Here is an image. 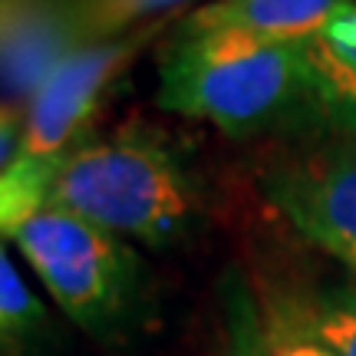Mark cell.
I'll return each instance as SVG.
<instances>
[{
	"instance_id": "cell-1",
	"label": "cell",
	"mask_w": 356,
	"mask_h": 356,
	"mask_svg": "<svg viewBox=\"0 0 356 356\" xmlns=\"http://www.w3.org/2000/svg\"><path fill=\"white\" fill-rule=\"evenodd\" d=\"M155 102L244 139L333 113L304 43L218 30L181 37L159 63Z\"/></svg>"
},
{
	"instance_id": "cell-2",
	"label": "cell",
	"mask_w": 356,
	"mask_h": 356,
	"mask_svg": "<svg viewBox=\"0 0 356 356\" xmlns=\"http://www.w3.org/2000/svg\"><path fill=\"white\" fill-rule=\"evenodd\" d=\"M47 204L149 248L175 244L195 215L188 178L172 152L136 129L79 139L53 168Z\"/></svg>"
},
{
	"instance_id": "cell-3",
	"label": "cell",
	"mask_w": 356,
	"mask_h": 356,
	"mask_svg": "<svg viewBox=\"0 0 356 356\" xmlns=\"http://www.w3.org/2000/svg\"><path fill=\"white\" fill-rule=\"evenodd\" d=\"M178 20V13L149 20L122 37L86 43L53 66V73L30 96L17 155L0 172V238L43 208L53 168L89 136L102 92Z\"/></svg>"
},
{
	"instance_id": "cell-4",
	"label": "cell",
	"mask_w": 356,
	"mask_h": 356,
	"mask_svg": "<svg viewBox=\"0 0 356 356\" xmlns=\"http://www.w3.org/2000/svg\"><path fill=\"white\" fill-rule=\"evenodd\" d=\"M3 238L20 251L53 304L83 330L109 337L129 317L139 257L126 238L50 204L26 215Z\"/></svg>"
},
{
	"instance_id": "cell-5",
	"label": "cell",
	"mask_w": 356,
	"mask_h": 356,
	"mask_svg": "<svg viewBox=\"0 0 356 356\" xmlns=\"http://www.w3.org/2000/svg\"><path fill=\"white\" fill-rule=\"evenodd\" d=\"M270 198L293 228L356 274V122L340 119L274 172Z\"/></svg>"
},
{
	"instance_id": "cell-6",
	"label": "cell",
	"mask_w": 356,
	"mask_h": 356,
	"mask_svg": "<svg viewBox=\"0 0 356 356\" xmlns=\"http://www.w3.org/2000/svg\"><path fill=\"white\" fill-rule=\"evenodd\" d=\"M86 47L76 13L53 0H0V86L33 96L53 66Z\"/></svg>"
},
{
	"instance_id": "cell-7",
	"label": "cell",
	"mask_w": 356,
	"mask_h": 356,
	"mask_svg": "<svg viewBox=\"0 0 356 356\" xmlns=\"http://www.w3.org/2000/svg\"><path fill=\"white\" fill-rule=\"evenodd\" d=\"M350 7H356V0H211L198 10L181 13L178 33L198 37L238 30L280 43H307Z\"/></svg>"
},
{
	"instance_id": "cell-8",
	"label": "cell",
	"mask_w": 356,
	"mask_h": 356,
	"mask_svg": "<svg viewBox=\"0 0 356 356\" xmlns=\"http://www.w3.org/2000/svg\"><path fill=\"white\" fill-rule=\"evenodd\" d=\"M304 50L330 106L356 122V7L337 17L320 37L307 40Z\"/></svg>"
},
{
	"instance_id": "cell-9",
	"label": "cell",
	"mask_w": 356,
	"mask_h": 356,
	"mask_svg": "<svg viewBox=\"0 0 356 356\" xmlns=\"http://www.w3.org/2000/svg\"><path fill=\"white\" fill-rule=\"evenodd\" d=\"M181 3L185 0H79L73 13H76L83 43H102V40L122 37L129 30L149 24L145 17L178 13Z\"/></svg>"
},
{
	"instance_id": "cell-10",
	"label": "cell",
	"mask_w": 356,
	"mask_h": 356,
	"mask_svg": "<svg viewBox=\"0 0 356 356\" xmlns=\"http://www.w3.org/2000/svg\"><path fill=\"white\" fill-rule=\"evenodd\" d=\"M43 317H47L43 304L26 287V280L20 277V270L0 238V343L30 337L43 323Z\"/></svg>"
},
{
	"instance_id": "cell-11",
	"label": "cell",
	"mask_w": 356,
	"mask_h": 356,
	"mask_svg": "<svg viewBox=\"0 0 356 356\" xmlns=\"http://www.w3.org/2000/svg\"><path fill=\"white\" fill-rule=\"evenodd\" d=\"M317 337L333 356H356V300L323 307L317 314Z\"/></svg>"
},
{
	"instance_id": "cell-12",
	"label": "cell",
	"mask_w": 356,
	"mask_h": 356,
	"mask_svg": "<svg viewBox=\"0 0 356 356\" xmlns=\"http://www.w3.org/2000/svg\"><path fill=\"white\" fill-rule=\"evenodd\" d=\"M20 132H24V115L13 106H0V172L13 162L17 145H20Z\"/></svg>"
},
{
	"instance_id": "cell-13",
	"label": "cell",
	"mask_w": 356,
	"mask_h": 356,
	"mask_svg": "<svg viewBox=\"0 0 356 356\" xmlns=\"http://www.w3.org/2000/svg\"><path fill=\"white\" fill-rule=\"evenodd\" d=\"M274 356H333V353H330V350H323L320 343H293V346L277 350Z\"/></svg>"
}]
</instances>
